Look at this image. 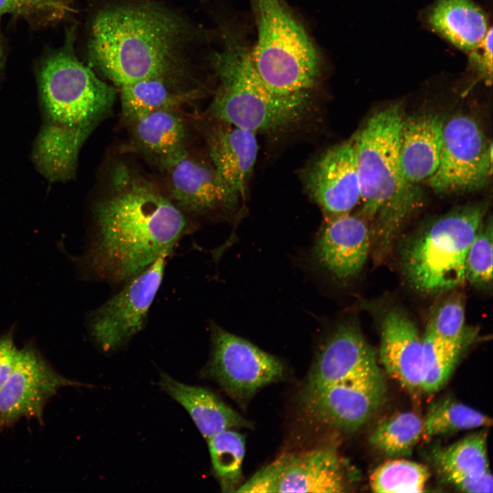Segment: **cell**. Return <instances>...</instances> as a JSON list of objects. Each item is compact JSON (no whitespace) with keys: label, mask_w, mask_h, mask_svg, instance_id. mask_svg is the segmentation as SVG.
I'll return each mask as SVG.
<instances>
[{"label":"cell","mask_w":493,"mask_h":493,"mask_svg":"<svg viewBox=\"0 0 493 493\" xmlns=\"http://www.w3.org/2000/svg\"><path fill=\"white\" fill-rule=\"evenodd\" d=\"M83 385L56 372L33 345L18 351L9 377L0 388V432L21 418L43 422L46 403L62 387Z\"/></svg>","instance_id":"12"},{"label":"cell","mask_w":493,"mask_h":493,"mask_svg":"<svg viewBox=\"0 0 493 493\" xmlns=\"http://www.w3.org/2000/svg\"><path fill=\"white\" fill-rule=\"evenodd\" d=\"M120 88L122 111L129 121L154 111L174 110L193 94L175 89L171 81L162 78L144 79Z\"/></svg>","instance_id":"24"},{"label":"cell","mask_w":493,"mask_h":493,"mask_svg":"<svg viewBox=\"0 0 493 493\" xmlns=\"http://www.w3.org/2000/svg\"><path fill=\"white\" fill-rule=\"evenodd\" d=\"M470 62L477 71L490 84L492 79V28L490 27L481 44L470 53Z\"/></svg>","instance_id":"36"},{"label":"cell","mask_w":493,"mask_h":493,"mask_svg":"<svg viewBox=\"0 0 493 493\" xmlns=\"http://www.w3.org/2000/svg\"><path fill=\"white\" fill-rule=\"evenodd\" d=\"M379 358L386 372L412 394L421 391L422 339L414 322L400 309H390L381 327Z\"/></svg>","instance_id":"18"},{"label":"cell","mask_w":493,"mask_h":493,"mask_svg":"<svg viewBox=\"0 0 493 493\" xmlns=\"http://www.w3.org/2000/svg\"><path fill=\"white\" fill-rule=\"evenodd\" d=\"M345 468L334 450L326 448L284 454L257 471L237 492H342Z\"/></svg>","instance_id":"11"},{"label":"cell","mask_w":493,"mask_h":493,"mask_svg":"<svg viewBox=\"0 0 493 493\" xmlns=\"http://www.w3.org/2000/svg\"><path fill=\"white\" fill-rule=\"evenodd\" d=\"M166 175L171 201L182 211L207 214L231 211L240 199L214 166L186 149L160 159Z\"/></svg>","instance_id":"14"},{"label":"cell","mask_w":493,"mask_h":493,"mask_svg":"<svg viewBox=\"0 0 493 493\" xmlns=\"http://www.w3.org/2000/svg\"><path fill=\"white\" fill-rule=\"evenodd\" d=\"M1 22V18H0ZM1 34V26H0V71L3 66V48L2 45Z\"/></svg>","instance_id":"38"},{"label":"cell","mask_w":493,"mask_h":493,"mask_svg":"<svg viewBox=\"0 0 493 493\" xmlns=\"http://www.w3.org/2000/svg\"><path fill=\"white\" fill-rule=\"evenodd\" d=\"M185 23L150 4L111 7L93 19L90 63L118 86L149 78L171 81L183 62Z\"/></svg>","instance_id":"2"},{"label":"cell","mask_w":493,"mask_h":493,"mask_svg":"<svg viewBox=\"0 0 493 493\" xmlns=\"http://www.w3.org/2000/svg\"><path fill=\"white\" fill-rule=\"evenodd\" d=\"M483 217L481 206L459 208L435 220L412 239L402 258L405 275L416 290L440 293L466 281L467 253Z\"/></svg>","instance_id":"6"},{"label":"cell","mask_w":493,"mask_h":493,"mask_svg":"<svg viewBox=\"0 0 493 493\" xmlns=\"http://www.w3.org/2000/svg\"><path fill=\"white\" fill-rule=\"evenodd\" d=\"M72 36L63 47L50 52L37 71L44 119L68 125L93 126L110 109L114 89L76 58Z\"/></svg>","instance_id":"7"},{"label":"cell","mask_w":493,"mask_h":493,"mask_svg":"<svg viewBox=\"0 0 493 493\" xmlns=\"http://www.w3.org/2000/svg\"><path fill=\"white\" fill-rule=\"evenodd\" d=\"M492 146L471 117L453 116L443 127L438 166L427 181L437 192L472 191L484 186L492 175Z\"/></svg>","instance_id":"9"},{"label":"cell","mask_w":493,"mask_h":493,"mask_svg":"<svg viewBox=\"0 0 493 493\" xmlns=\"http://www.w3.org/2000/svg\"><path fill=\"white\" fill-rule=\"evenodd\" d=\"M110 192L94 206V233L83 264L111 283L126 282L186 233L182 212L155 186L126 167L114 170Z\"/></svg>","instance_id":"1"},{"label":"cell","mask_w":493,"mask_h":493,"mask_svg":"<svg viewBox=\"0 0 493 493\" xmlns=\"http://www.w3.org/2000/svg\"><path fill=\"white\" fill-rule=\"evenodd\" d=\"M444 478L461 492L489 493L493 490V479L490 470L480 475H453Z\"/></svg>","instance_id":"35"},{"label":"cell","mask_w":493,"mask_h":493,"mask_svg":"<svg viewBox=\"0 0 493 493\" xmlns=\"http://www.w3.org/2000/svg\"><path fill=\"white\" fill-rule=\"evenodd\" d=\"M422 339L421 391L433 393L440 390L447 382L466 345L438 337L428 326Z\"/></svg>","instance_id":"29"},{"label":"cell","mask_w":493,"mask_h":493,"mask_svg":"<svg viewBox=\"0 0 493 493\" xmlns=\"http://www.w3.org/2000/svg\"><path fill=\"white\" fill-rule=\"evenodd\" d=\"M251 1L257 36L251 58L257 77L277 93L310 92L321 67L305 29L283 0Z\"/></svg>","instance_id":"5"},{"label":"cell","mask_w":493,"mask_h":493,"mask_svg":"<svg viewBox=\"0 0 493 493\" xmlns=\"http://www.w3.org/2000/svg\"><path fill=\"white\" fill-rule=\"evenodd\" d=\"M492 419L485 414L452 398L433 403L422 419L425 438L442 435L480 427H490Z\"/></svg>","instance_id":"28"},{"label":"cell","mask_w":493,"mask_h":493,"mask_svg":"<svg viewBox=\"0 0 493 493\" xmlns=\"http://www.w3.org/2000/svg\"><path fill=\"white\" fill-rule=\"evenodd\" d=\"M376 354L355 324L338 325L321 346L301 396L347 379L380 372Z\"/></svg>","instance_id":"15"},{"label":"cell","mask_w":493,"mask_h":493,"mask_svg":"<svg viewBox=\"0 0 493 493\" xmlns=\"http://www.w3.org/2000/svg\"><path fill=\"white\" fill-rule=\"evenodd\" d=\"M130 121L137 142L160 159L185 148L186 130L174 110L154 111Z\"/></svg>","instance_id":"25"},{"label":"cell","mask_w":493,"mask_h":493,"mask_svg":"<svg viewBox=\"0 0 493 493\" xmlns=\"http://www.w3.org/2000/svg\"><path fill=\"white\" fill-rule=\"evenodd\" d=\"M18 351L14 342L12 331L0 336V388L12 372Z\"/></svg>","instance_id":"37"},{"label":"cell","mask_w":493,"mask_h":493,"mask_svg":"<svg viewBox=\"0 0 493 493\" xmlns=\"http://www.w3.org/2000/svg\"><path fill=\"white\" fill-rule=\"evenodd\" d=\"M444 121L438 115L403 120L399 135V160L405 180L415 185L427 181L440 162Z\"/></svg>","instance_id":"20"},{"label":"cell","mask_w":493,"mask_h":493,"mask_svg":"<svg viewBox=\"0 0 493 493\" xmlns=\"http://www.w3.org/2000/svg\"><path fill=\"white\" fill-rule=\"evenodd\" d=\"M212 66L220 85L210 105L217 120L257 133L286 129L301 122L310 106V92L280 94L257 77L251 49L236 36L213 54Z\"/></svg>","instance_id":"4"},{"label":"cell","mask_w":493,"mask_h":493,"mask_svg":"<svg viewBox=\"0 0 493 493\" xmlns=\"http://www.w3.org/2000/svg\"><path fill=\"white\" fill-rule=\"evenodd\" d=\"M370 244L371 230L364 218L350 212L329 215L312 255L322 270L337 280L346 281L361 272Z\"/></svg>","instance_id":"17"},{"label":"cell","mask_w":493,"mask_h":493,"mask_svg":"<svg viewBox=\"0 0 493 493\" xmlns=\"http://www.w3.org/2000/svg\"><path fill=\"white\" fill-rule=\"evenodd\" d=\"M483 225L480 226L467 253L466 278L477 287L488 288L492 281V220Z\"/></svg>","instance_id":"32"},{"label":"cell","mask_w":493,"mask_h":493,"mask_svg":"<svg viewBox=\"0 0 493 493\" xmlns=\"http://www.w3.org/2000/svg\"><path fill=\"white\" fill-rule=\"evenodd\" d=\"M217 121L207 138L212 164L233 192L244 199L257 155L256 134Z\"/></svg>","instance_id":"19"},{"label":"cell","mask_w":493,"mask_h":493,"mask_svg":"<svg viewBox=\"0 0 493 493\" xmlns=\"http://www.w3.org/2000/svg\"><path fill=\"white\" fill-rule=\"evenodd\" d=\"M211 340L205 373L239 405H246L259 390L283 376L278 358L215 324Z\"/></svg>","instance_id":"8"},{"label":"cell","mask_w":493,"mask_h":493,"mask_svg":"<svg viewBox=\"0 0 493 493\" xmlns=\"http://www.w3.org/2000/svg\"><path fill=\"white\" fill-rule=\"evenodd\" d=\"M429 477L425 466L394 458L374 470L370 477V485L372 491L379 493L421 492Z\"/></svg>","instance_id":"31"},{"label":"cell","mask_w":493,"mask_h":493,"mask_svg":"<svg viewBox=\"0 0 493 493\" xmlns=\"http://www.w3.org/2000/svg\"><path fill=\"white\" fill-rule=\"evenodd\" d=\"M304 183L309 197L327 216L349 213L361 199L351 140L321 154L307 168Z\"/></svg>","instance_id":"16"},{"label":"cell","mask_w":493,"mask_h":493,"mask_svg":"<svg viewBox=\"0 0 493 493\" xmlns=\"http://www.w3.org/2000/svg\"><path fill=\"white\" fill-rule=\"evenodd\" d=\"M160 386L189 413L207 440L231 428H252V424L211 390L181 383L161 373Z\"/></svg>","instance_id":"23"},{"label":"cell","mask_w":493,"mask_h":493,"mask_svg":"<svg viewBox=\"0 0 493 493\" xmlns=\"http://www.w3.org/2000/svg\"><path fill=\"white\" fill-rule=\"evenodd\" d=\"M427 326L442 339L466 345L465 311L459 299H452L444 302L435 311Z\"/></svg>","instance_id":"34"},{"label":"cell","mask_w":493,"mask_h":493,"mask_svg":"<svg viewBox=\"0 0 493 493\" xmlns=\"http://www.w3.org/2000/svg\"><path fill=\"white\" fill-rule=\"evenodd\" d=\"M386 387L381 372L340 381L301 396L305 414L321 425L355 431L375 414Z\"/></svg>","instance_id":"13"},{"label":"cell","mask_w":493,"mask_h":493,"mask_svg":"<svg viewBox=\"0 0 493 493\" xmlns=\"http://www.w3.org/2000/svg\"><path fill=\"white\" fill-rule=\"evenodd\" d=\"M168 256L159 257L90 313V334L104 351L121 347L142 329L162 283Z\"/></svg>","instance_id":"10"},{"label":"cell","mask_w":493,"mask_h":493,"mask_svg":"<svg viewBox=\"0 0 493 493\" xmlns=\"http://www.w3.org/2000/svg\"><path fill=\"white\" fill-rule=\"evenodd\" d=\"M73 0H0V16L8 13L36 23L62 19L73 11Z\"/></svg>","instance_id":"33"},{"label":"cell","mask_w":493,"mask_h":493,"mask_svg":"<svg viewBox=\"0 0 493 493\" xmlns=\"http://www.w3.org/2000/svg\"><path fill=\"white\" fill-rule=\"evenodd\" d=\"M422 435V419L412 412L398 413L381 420L369 442L378 451L391 458L410 455Z\"/></svg>","instance_id":"27"},{"label":"cell","mask_w":493,"mask_h":493,"mask_svg":"<svg viewBox=\"0 0 493 493\" xmlns=\"http://www.w3.org/2000/svg\"><path fill=\"white\" fill-rule=\"evenodd\" d=\"M208 447L213 471L222 492H236L242 479L244 436L227 429L208 439Z\"/></svg>","instance_id":"30"},{"label":"cell","mask_w":493,"mask_h":493,"mask_svg":"<svg viewBox=\"0 0 493 493\" xmlns=\"http://www.w3.org/2000/svg\"><path fill=\"white\" fill-rule=\"evenodd\" d=\"M92 127L45 120L32 151L38 171L49 182L71 179L75 173L79 149Z\"/></svg>","instance_id":"21"},{"label":"cell","mask_w":493,"mask_h":493,"mask_svg":"<svg viewBox=\"0 0 493 493\" xmlns=\"http://www.w3.org/2000/svg\"><path fill=\"white\" fill-rule=\"evenodd\" d=\"M486 440L483 432L471 434L450 446L434 448L431 458L442 477L480 475L489 470Z\"/></svg>","instance_id":"26"},{"label":"cell","mask_w":493,"mask_h":493,"mask_svg":"<svg viewBox=\"0 0 493 493\" xmlns=\"http://www.w3.org/2000/svg\"><path fill=\"white\" fill-rule=\"evenodd\" d=\"M422 16L429 29L468 54L491 27L485 12L472 0H436Z\"/></svg>","instance_id":"22"},{"label":"cell","mask_w":493,"mask_h":493,"mask_svg":"<svg viewBox=\"0 0 493 493\" xmlns=\"http://www.w3.org/2000/svg\"><path fill=\"white\" fill-rule=\"evenodd\" d=\"M403 118L398 105L373 114L351 140L361 189L362 214L374 222L379 257L386 253L418 207L420 196L403 178L399 160Z\"/></svg>","instance_id":"3"}]
</instances>
